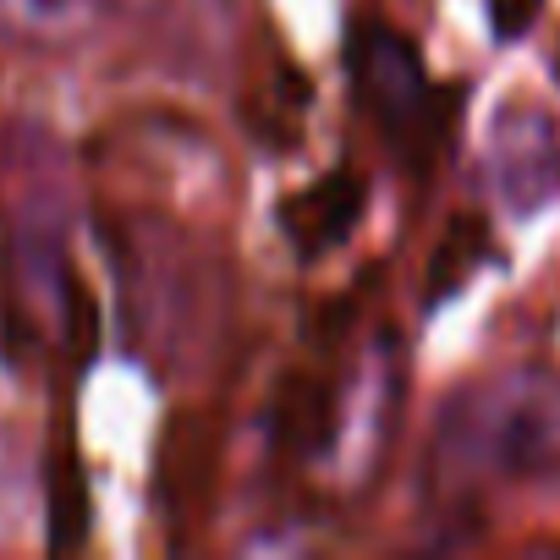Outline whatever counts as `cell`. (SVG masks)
Segmentation results:
<instances>
[{"label": "cell", "instance_id": "3957f363", "mask_svg": "<svg viewBox=\"0 0 560 560\" xmlns=\"http://www.w3.org/2000/svg\"><path fill=\"white\" fill-rule=\"evenodd\" d=\"M214 467H220V434H214V423L203 412H176L165 423V445H160V505L176 522H192L209 505Z\"/></svg>", "mask_w": 560, "mask_h": 560}, {"label": "cell", "instance_id": "7a4b0ae2", "mask_svg": "<svg viewBox=\"0 0 560 560\" xmlns=\"http://www.w3.org/2000/svg\"><path fill=\"white\" fill-rule=\"evenodd\" d=\"M363 209H369V176L358 165H336L303 192L280 198V231L303 258H325L363 225Z\"/></svg>", "mask_w": 560, "mask_h": 560}, {"label": "cell", "instance_id": "30bf717a", "mask_svg": "<svg viewBox=\"0 0 560 560\" xmlns=\"http://www.w3.org/2000/svg\"><path fill=\"white\" fill-rule=\"evenodd\" d=\"M39 7H61V0H39Z\"/></svg>", "mask_w": 560, "mask_h": 560}, {"label": "cell", "instance_id": "6da1fadb", "mask_svg": "<svg viewBox=\"0 0 560 560\" xmlns=\"http://www.w3.org/2000/svg\"><path fill=\"white\" fill-rule=\"evenodd\" d=\"M347 72L352 89L363 100V110L380 121L385 143L401 149L407 160H423L434 149V132H445L451 121L440 116L445 94L434 89V78L423 72L418 50L374 18H358L347 34Z\"/></svg>", "mask_w": 560, "mask_h": 560}, {"label": "cell", "instance_id": "ba28073f", "mask_svg": "<svg viewBox=\"0 0 560 560\" xmlns=\"http://www.w3.org/2000/svg\"><path fill=\"white\" fill-rule=\"evenodd\" d=\"M67 336H72V358L89 363L100 347V314H94V298L83 280H67Z\"/></svg>", "mask_w": 560, "mask_h": 560}, {"label": "cell", "instance_id": "5b68a950", "mask_svg": "<svg viewBox=\"0 0 560 560\" xmlns=\"http://www.w3.org/2000/svg\"><path fill=\"white\" fill-rule=\"evenodd\" d=\"M500 462H505V472L560 467V385L527 390L511 401V412L500 423Z\"/></svg>", "mask_w": 560, "mask_h": 560}, {"label": "cell", "instance_id": "277c9868", "mask_svg": "<svg viewBox=\"0 0 560 560\" xmlns=\"http://www.w3.org/2000/svg\"><path fill=\"white\" fill-rule=\"evenodd\" d=\"M269 434L287 456H319L336 440V385L325 374H287L269 401Z\"/></svg>", "mask_w": 560, "mask_h": 560}, {"label": "cell", "instance_id": "52a82bcc", "mask_svg": "<svg viewBox=\"0 0 560 560\" xmlns=\"http://www.w3.org/2000/svg\"><path fill=\"white\" fill-rule=\"evenodd\" d=\"M83 538H89V483L72 434H61L50 456V549H78Z\"/></svg>", "mask_w": 560, "mask_h": 560}, {"label": "cell", "instance_id": "9c48e42d", "mask_svg": "<svg viewBox=\"0 0 560 560\" xmlns=\"http://www.w3.org/2000/svg\"><path fill=\"white\" fill-rule=\"evenodd\" d=\"M544 12V0H489V23L500 39H516L533 28V18Z\"/></svg>", "mask_w": 560, "mask_h": 560}, {"label": "cell", "instance_id": "8992f818", "mask_svg": "<svg viewBox=\"0 0 560 560\" xmlns=\"http://www.w3.org/2000/svg\"><path fill=\"white\" fill-rule=\"evenodd\" d=\"M483 253H489V225H483V214H456V220L445 225L434 258H429V287H423V292H429V308L445 303V298H456V292L467 287V275L483 264Z\"/></svg>", "mask_w": 560, "mask_h": 560}]
</instances>
